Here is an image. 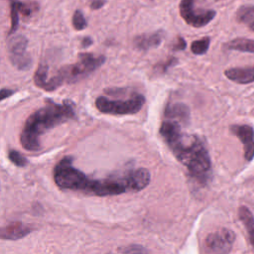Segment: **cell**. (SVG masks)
Returning a JSON list of instances; mask_svg holds the SVG:
<instances>
[{"mask_svg":"<svg viewBox=\"0 0 254 254\" xmlns=\"http://www.w3.org/2000/svg\"><path fill=\"white\" fill-rule=\"evenodd\" d=\"M150 178L147 169L139 168L120 176L93 180L73 167L70 156L63 158L54 169V180L60 189L79 190L97 196L117 195L128 190L139 191L149 185Z\"/></svg>","mask_w":254,"mask_h":254,"instance_id":"cell-1","label":"cell"},{"mask_svg":"<svg viewBox=\"0 0 254 254\" xmlns=\"http://www.w3.org/2000/svg\"><path fill=\"white\" fill-rule=\"evenodd\" d=\"M159 132L190 177L201 186L206 185L211 178V161L200 138L182 132L178 121H163Z\"/></svg>","mask_w":254,"mask_h":254,"instance_id":"cell-2","label":"cell"},{"mask_svg":"<svg viewBox=\"0 0 254 254\" xmlns=\"http://www.w3.org/2000/svg\"><path fill=\"white\" fill-rule=\"evenodd\" d=\"M76 119L75 106L70 100L57 103L51 98L46 100V105L33 112L25 121L20 135V142L28 151L41 149L40 137L48 130L66 122Z\"/></svg>","mask_w":254,"mask_h":254,"instance_id":"cell-3","label":"cell"},{"mask_svg":"<svg viewBox=\"0 0 254 254\" xmlns=\"http://www.w3.org/2000/svg\"><path fill=\"white\" fill-rule=\"evenodd\" d=\"M78 62L75 64L61 67L55 76L48 79L44 89L47 91H53L64 82H75L93 72L105 62L104 56L95 57L90 53H80L78 55Z\"/></svg>","mask_w":254,"mask_h":254,"instance_id":"cell-4","label":"cell"},{"mask_svg":"<svg viewBox=\"0 0 254 254\" xmlns=\"http://www.w3.org/2000/svg\"><path fill=\"white\" fill-rule=\"evenodd\" d=\"M144 103V95L138 92H133L125 100H113L104 96H98L95 100V106L100 112L113 115L135 114L142 109Z\"/></svg>","mask_w":254,"mask_h":254,"instance_id":"cell-5","label":"cell"},{"mask_svg":"<svg viewBox=\"0 0 254 254\" xmlns=\"http://www.w3.org/2000/svg\"><path fill=\"white\" fill-rule=\"evenodd\" d=\"M27 48L28 39L23 35L13 36L8 41L7 50L9 60L13 66L19 70H28L33 64Z\"/></svg>","mask_w":254,"mask_h":254,"instance_id":"cell-6","label":"cell"},{"mask_svg":"<svg viewBox=\"0 0 254 254\" xmlns=\"http://www.w3.org/2000/svg\"><path fill=\"white\" fill-rule=\"evenodd\" d=\"M195 0H182L180 3V14L187 24L194 28L206 26L216 16V12L211 9H196Z\"/></svg>","mask_w":254,"mask_h":254,"instance_id":"cell-7","label":"cell"},{"mask_svg":"<svg viewBox=\"0 0 254 254\" xmlns=\"http://www.w3.org/2000/svg\"><path fill=\"white\" fill-rule=\"evenodd\" d=\"M235 240V234L228 228H220L209 233L204 241L207 254H229Z\"/></svg>","mask_w":254,"mask_h":254,"instance_id":"cell-8","label":"cell"},{"mask_svg":"<svg viewBox=\"0 0 254 254\" xmlns=\"http://www.w3.org/2000/svg\"><path fill=\"white\" fill-rule=\"evenodd\" d=\"M230 132L235 135L243 144L244 158L246 161H252L254 158V129L247 124L231 125Z\"/></svg>","mask_w":254,"mask_h":254,"instance_id":"cell-9","label":"cell"},{"mask_svg":"<svg viewBox=\"0 0 254 254\" xmlns=\"http://www.w3.org/2000/svg\"><path fill=\"white\" fill-rule=\"evenodd\" d=\"M166 33L164 30H158L150 34L138 35L133 39V45L137 50L146 52L150 49L159 47L163 42Z\"/></svg>","mask_w":254,"mask_h":254,"instance_id":"cell-10","label":"cell"},{"mask_svg":"<svg viewBox=\"0 0 254 254\" xmlns=\"http://www.w3.org/2000/svg\"><path fill=\"white\" fill-rule=\"evenodd\" d=\"M33 231V226L24 222H12L1 229V238L16 240L23 238Z\"/></svg>","mask_w":254,"mask_h":254,"instance_id":"cell-11","label":"cell"},{"mask_svg":"<svg viewBox=\"0 0 254 254\" xmlns=\"http://www.w3.org/2000/svg\"><path fill=\"white\" fill-rule=\"evenodd\" d=\"M165 116L169 119H175L181 123L188 125L190 121V111L188 105L182 102L169 103L166 105Z\"/></svg>","mask_w":254,"mask_h":254,"instance_id":"cell-12","label":"cell"},{"mask_svg":"<svg viewBox=\"0 0 254 254\" xmlns=\"http://www.w3.org/2000/svg\"><path fill=\"white\" fill-rule=\"evenodd\" d=\"M225 76L239 84H248L254 82V66L232 67L224 71Z\"/></svg>","mask_w":254,"mask_h":254,"instance_id":"cell-13","label":"cell"},{"mask_svg":"<svg viewBox=\"0 0 254 254\" xmlns=\"http://www.w3.org/2000/svg\"><path fill=\"white\" fill-rule=\"evenodd\" d=\"M238 216L242 221V223L244 224L249 237V241L254 248V217L251 211L244 205L239 207Z\"/></svg>","mask_w":254,"mask_h":254,"instance_id":"cell-14","label":"cell"},{"mask_svg":"<svg viewBox=\"0 0 254 254\" xmlns=\"http://www.w3.org/2000/svg\"><path fill=\"white\" fill-rule=\"evenodd\" d=\"M226 50H234L243 53L254 54V40L246 38H236L224 45Z\"/></svg>","mask_w":254,"mask_h":254,"instance_id":"cell-15","label":"cell"},{"mask_svg":"<svg viewBox=\"0 0 254 254\" xmlns=\"http://www.w3.org/2000/svg\"><path fill=\"white\" fill-rule=\"evenodd\" d=\"M236 19L254 32V5H242L239 7L236 12Z\"/></svg>","mask_w":254,"mask_h":254,"instance_id":"cell-16","label":"cell"},{"mask_svg":"<svg viewBox=\"0 0 254 254\" xmlns=\"http://www.w3.org/2000/svg\"><path fill=\"white\" fill-rule=\"evenodd\" d=\"M10 1V18H11V28L9 35L16 32L19 25V14H20V3L19 0H9Z\"/></svg>","mask_w":254,"mask_h":254,"instance_id":"cell-17","label":"cell"},{"mask_svg":"<svg viewBox=\"0 0 254 254\" xmlns=\"http://www.w3.org/2000/svg\"><path fill=\"white\" fill-rule=\"evenodd\" d=\"M48 70H49V67L46 64L42 63L39 64V66L35 72V75H34V81L38 87H41L44 89V87L48 81V79H47Z\"/></svg>","mask_w":254,"mask_h":254,"instance_id":"cell-18","label":"cell"},{"mask_svg":"<svg viewBox=\"0 0 254 254\" xmlns=\"http://www.w3.org/2000/svg\"><path fill=\"white\" fill-rule=\"evenodd\" d=\"M210 44V38L209 37H204L200 40L193 41L190 45V50L194 55H204Z\"/></svg>","mask_w":254,"mask_h":254,"instance_id":"cell-19","label":"cell"},{"mask_svg":"<svg viewBox=\"0 0 254 254\" xmlns=\"http://www.w3.org/2000/svg\"><path fill=\"white\" fill-rule=\"evenodd\" d=\"M72 26L77 31L83 30L87 26V22H86V20L84 18V15L82 14V12L80 10H76L73 13V16H72Z\"/></svg>","mask_w":254,"mask_h":254,"instance_id":"cell-20","label":"cell"},{"mask_svg":"<svg viewBox=\"0 0 254 254\" xmlns=\"http://www.w3.org/2000/svg\"><path fill=\"white\" fill-rule=\"evenodd\" d=\"M9 160L18 167H25L28 164V160L18 151L10 150L8 153Z\"/></svg>","mask_w":254,"mask_h":254,"instance_id":"cell-21","label":"cell"},{"mask_svg":"<svg viewBox=\"0 0 254 254\" xmlns=\"http://www.w3.org/2000/svg\"><path fill=\"white\" fill-rule=\"evenodd\" d=\"M39 10V5L36 2H21L20 13L24 16H31Z\"/></svg>","mask_w":254,"mask_h":254,"instance_id":"cell-22","label":"cell"},{"mask_svg":"<svg viewBox=\"0 0 254 254\" xmlns=\"http://www.w3.org/2000/svg\"><path fill=\"white\" fill-rule=\"evenodd\" d=\"M186 48H187V43H186L185 39L182 37H178L177 42L174 44L172 49H173V51H183Z\"/></svg>","mask_w":254,"mask_h":254,"instance_id":"cell-23","label":"cell"},{"mask_svg":"<svg viewBox=\"0 0 254 254\" xmlns=\"http://www.w3.org/2000/svg\"><path fill=\"white\" fill-rule=\"evenodd\" d=\"M176 64H178V60L176 58H171L170 60H167V62L164 64H162L160 66L163 68V71H166L169 68V66L175 65Z\"/></svg>","mask_w":254,"mask_h":254,"instance_id":"cell-24","label":"cell"},{"mask_svg":"<svg viewBox=\"0 0 254 254\" xmlns=\"http://www.w3.org/2000/svg\"><path fill=\"white\" fill-rule=\"evenodd\" d=\"M14 93H15V90H13V89L2 88V89H1V97H0V99H1V100H4V99H6L7 97L13 95Z\"/></svg>","mask_w":254,"mask_h":254,"instance_id":"cell-25","label":"cell"},{"mask_svg":"<svg viewBox=\"0 0 254 254\" xmlns=\"http://www.w3.org/2000/svg\"><path fill=\"white\" fill-rule=\"evenodd\" d=\"M104 4H105V0H93L90 3V8L92 10H97V9H100L101 7H103Z\"/></svg>","mask_w":254,"mask_h":254,"instance_id":"cell-26","label":"cell"},{"mask_svg":"<svg viewBox=\"0 0 254 254\" xmlns=\"http://www.w3.org/2000/svg\"><path fill=\"white\" fill-rule=\"evenodd\" d=\"M93 43L92 39L90 37H84L82 40H81V47L82 48H88L89 46H91Z\"/></svg>","mask_w":254,"mask_h":254,"instance_id":"cell-27","label":"cell"},{"mask_svg":"<svg viewBox=\"0 0 254 254\" xmlns=\"http://www.w3.org/2000/svg\"><path fill=\"white\" fill-rule=\"evenodd\" d=\"M123 254H143L142 252H138L137 251V248H135L132 252H128V250L125 252V253H123Z\"/></svg>","mask_w":254,"mask_h":254,"instance_id":"cell-28","label":"cell"}]
</instances>
